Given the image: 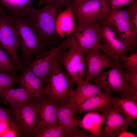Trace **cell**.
Returning <instances> with one entry per match:
<instances>
[{
	"label": "cell",
	"mask_w": 137,
	"mask_h": 137,
	"mask_svg": "<svg viewBox=\"0 0 137 137\" xmlns=\"http://www.w3.org/2000/svg\"><path fill=\"white\" fill-rule=\"evenodd\" d=\"M11 16L21 52V58L23 66L26 67L35 56L47 50L48 46L40 38L29 18Z\"/></svg>",
	"instance_id": "obj_1"
},
{
	"label": "cell",
	"mask_w": 137,
	"mask_h": 137,
	"mask_svg": "<svg viewBox=\"0 0 137 137\" xmlns=\"http://www.w3.org/2000/svg\"><path fill=\"white\" fill-rule=\"evenodd\" d=\"M62 9L47 4L40 9L31 6L24 10L22 16L30 19L40 38L49 46L58 35L56 31V21Z\"/></svg>",
	"instance_id": "obj_2"
},
{
	"label": "cell",
	"mask_w": 137,
	"mask_h": 137,
	"mask_svg": "<svg viewBox=\"0 0 137 137\" xmlns=\"http://www.w3.org/2000/svg\"><path fill=\"white\" fill-rule=\"evenodd\" d=\"M99 34L102 52L116 62H120L121 57L130 51L125 43L112 28L105 14L94 23Z\"/></svg>",
	"instance_id": "obj_3"
},
{
	"label": "cell",
	"mask_w": 137,
	"mask_h": 137,
	"mask_svg": "<svg viewBox=\"0 0 137 137\" xmlns=\"http://www.w3.org/2000/svg\"><path fill=\"white\" fill-rule=\"evenodd\" d=\"M55 62L45 82L44 95L60 105L69 99L74 82L63 71L58 62Z\"/></svg>",
	"instance_id": "obj_4"
},
{
	"label": "cell",
	"mask_w": 137,
	"mask_h": 137,
	"mask_svg": "<svg viewBox=\"0 0 137 137\" xmlns=\"http://www.w3.org/2000/svg\"><path fill=\"white\" fill-rule=\"evenodd\" d=\"M70 36L71 44L67 50L60 53L58 62L74 83L78 85L84 80L86 74L85 55L72 36Z\"/></svg>",
	"instance_id": "obj_5"
},
{
	"label": "cell",
	"mask_w": 137,
	"mask_h": 137,
	"mask_svg": "<svg viewBox=\"0 0 137 137\" xmlns=\"http://www.w3.org/2000/svg\"><path fill=\"white\" fill-rule=\"evenodd\" d=\"M92 79L103 92L116 93L122 97L132 96L129 90L127 73L120 62H116L108 71L102 72Z\"/></svg>",
	"instance_id": "obj_6"
},
{
	"label": "cell",
	"mask_w": 137,
	"mask_h": 137,
	"mask_svg": "<svg viewBox=\"0 0 137 137\" xmlns=\"http://www.w3.org/2000/svg\"><path fill=\"white\" fill-rule=\"evenodd\" d=\"M105 15L113 30L128 47L131 54L134 53L137 45V28L131 22L129 7L124 9H111Z\"/></svg>",
	"instance_id": "obj_7"
},
{
	"label": "cell",
	"mask_w": 137,
	"mask_h": 137,
	"mask_svg": "<svg viewBox=\"0 0 137 137\" xmlns=\"http://www.w3.org/2000/svg\"><path fill=\"white\" fill-rule=\"evenodd\" d=\"M0 45L11 58L16 72L23 67L18 49L19 44L13 24L12 16L0 7Z\"/></svg>",
	"instance_id": "obj_8"
},
{
	"label": "cell",
	"mask_w": 137,
	"mask_h": 137,
	"mask_svg": "<svg viewBox=\"0 0 137 137\" xmlns=\"http://www.w3.org/2000/svg\"><path fill=\"white\" fill-rule=\"evenodd\" d=\"M71 43L70 37L66 38L58 45L51 47L36 56L26 67L29 68L45 82L56 61L62 51L67 49Z\"/></svg>",
	"instance_id": "obj_9"
},
{
	"label": "cell",
	"mask_w": 137,
	"mask_h": 137,
	"mask_svg": "<svg viewBox=\"0 0 137 137\" xmlns=\"http://www.w3.org/2000/svg\"><path fill=\"white\" fill-rule=\"evenodd\" d=\"M72 8L75 22L81 25L93 24L111 10L109 0H88Z\"/></svg>",
	"instance_id": "obj_10"
},
{
	"label": "cell",
	"mask_w": 137,
	"mask_h": 137,
	"mask_svg": "<svg viewBox=\"0 0 137 137\" xmlns=\"http://www.w3.org/2000/svg\"><path fill=\"white\" fill-rule=\"evenodd\" d=\"M10 111L11 116L21 135L35 137L37 132L36 113L30 100Z\"/></svg>",
	"instance_id": "obj_11"
},
{
	"label": "cell",
	"mask_w": 137,
	"mask_h": 137,
	"mask_svg": "<svg viewBox=\"0 0 137 137\" xmlns=\"http://www.w3.org/2000/svg\"><path fill=\"white\" fill-rule=\"evenodd\" d=\"M30 100L35 110L37 133L47 127L59 123L57 118L59 105L55 101L45 95Z\"/></svg>",
	"instance_id": "obj_12"
},
{
	"label": "cell",
	"mask_w": 137,
	"mask_h": 137,
	"mask_svg": "<svg viewBox=\"0 0 137 137\" xmlns=\"http://www.w3.org/2000/svg\"><path fill=\"white\" fill-rule=\"evenodd\" d=\"M71 35L84 52L101 48L99 34L94 24H76Z\"/></svg>",
	"instance_id": "obj_13"
},
{
	"label": "cell",
	"mask_w": 137,
	"mask_h": 137,
	"mask_svg": "<svg viewBox=\"0 0 137 137\" xmlns=\"http://www.w3.org/2000/svg\"><path fill=\"white\" fill-rule=\"evenodd\" d=\"M87 70L85 81L90 82L105 69L110 68L117 62L109 58L99 50H94L84 52Z\"/></svg>",
	"instance_id": "obj_14"
},
{
	"label": "cell",
	"mask_w": 137,
	"mask_h": 137,
	"mask_svg": "<svg viewBox=\"0 0 137 137\" xmlns=\"http://www.w3.org/2000/svg\"><path fill=\"white\" fill-rule=\"evenodd\" d=\"M101 129L102 136L113 137L127 130L130 122L118 111L112 108L108 112Z\"/></svg>",
	"instance_id": "obj_15"
},
{
	"label": "cell",
	"mask_w": 137,
	"mask_h": 137,
	"mask_svg": "<svg viewBox=\"0 0 137 137\" xmlns=\"http://www.w3.org/2000/svg\"><path fill=\"white\" fill-rule=\"evenodd\" d=\"M18 83L33 96L38 98L44 95L43 82L29 68L23 67L20 71Z\"/></svg>",
	"instance_id": "obj_16"
},
{
	"label": "cell",
	"mask_w": 137,
	"mask_h": 137,
	"mask_svg": "<svg viewBox=\"0 0 137 137\" xmlns=\"http://www.w3.org/2000/svg\"><path fill=\"white\" fill-rule=\"evenodd\" d=\"M113 97L112 94L102 92L83 102L78 107L77 114L91 111L108 112L112 107Z\"/></svg>",
	"instance_id": "obj_17"
},
{
	"label": "cell",
	"mask_w": 137,
	"mask_h": 137,
	"mask_svg": "<svg viewBox=\"0 0 137 137\" xmlns=\"http://www.w3.org/2000/svg\"><path fill=\"white\" fill-rule=\"evenodd\" d=\"M102 92L99 87L90 82L84 80L72 92L69 98L74 115L79 106L89 98Z\"/></svg>",
	"instance_id": "obj_18"
},
{
	"label": "cell",
	"mask_w": 137,
	"mask_h": 137,
	"mask_svg": "<svg viewBox=\"0 0 137 137\" xmlns=\"http://www.w3.org/2000/svg\"><path fill=\"white\" fill-rule=\"evenodd\" d=\"M108 113L106 111L101 113L96 111L87 112L82 119H80L78 126L89 132L94 137H101V126Z\"/></svg>",
	"instance_id": "obj_19"
},
{
	"label": "cell",
	"mask_w": 137,
	"mask_h": 137,
	"mask_svg": "<svg viewBox=\"0 0 137 137\" xmlns=\"http://www.w3.org/2000/svg\"><path fill=\"white\" fill-rule=\"evenodd\" d=\"M73 108L69 99L59 105L57 118L59 123L63 126L68 134V137L77 129L80 119L75 118Z\"/></svg>",
	"instance_id": "obj_20"
},
{
	"label": "cell",
	"mask_w": 137,
	"mask_h": 137,
	"mask_svg": "<svg viewBox=\"0 0 137 137\" xmlns=\"http://www.w3.org/2000/svg\"><path fill=\"white\" fill-rule=\"evenodd\" d=\"M136 102L131 96L115 97L112 99V107L123 114L134 128L136 125L134 123L137 118Z\"/></svg>",
	"instance_id": "obj_21"
},
{
	"label": "cell",
	"mask_w": 137,
	"mask_h": 137,
	"mask_svg": "<svg viewBox=\"0 0 137 137\" xmlns=\"http://www.w3.org/2000/svg\"><path fill=\"white\" fill-rule=\"evenodd\" d=\"M0 97L10 106L11 110L33 98L21 87L15 89L13 87L0 91Z\"/></svg>",
	"instance_id": "obj_22"
},
{
	"label": "cell",
	"mask_w": 137,
	"mask_h": 137,
	"mask_svg": "<svg viewBox=\"0 0 137 137\" xmlns=\"http://www.w3.org/2000/svg\"><path fill=\"white\" fill-rule=\"evenodd\" d=\"M71 5L58 15L56 21V29L58 35L62 37L71 34L76 26Z\"/></svg>",
	"instance_id": "obj_23"
},
{
	"label": "cell",
	"mask_w": 137,
	"mask_h": 137,
	"mask_svg": "<svg viewBox=\"0 0 137 137\" xmlns=\"http://www.w3.org/2000/svg\"><path fill=\"white\" fill-rule=\"evenodd\" d=\"M36 137H68L63 126L58 123L47 127L38 132Z\"/></svg>",
	"instance_id": "obj_24"
},
{
	"label": "cell",
	"mask_w": 137,
	"mask_h": 137,
	"mask_svg": "<svg viewBox=\"0 0 137 137\" xmlns=\"http://www.w3.org/2000/svg\"><path fill=\"white\" fill-rule=\"evenodd\" d=\"M120 62L124 70L126 73L137 72V53L131 54L129 56H122Z\"/></svg>",
	"instance_id": "obj_25"
},
{
	"label": "cell",
	"mask_w": 137,
	"mask_h": 137,
	"mask_svg": "<svg viewBox=\"0 0 137 137\" xmlns=\"http://www.w3.org/2000/svg\"><path fill=\"white\" fill-rule=\"evenodd\" d=\"M15 64L9 57L8 54L0 47V72L16 74Z\"/></svg>",
	"instance_id": "obj_26"
},
{
	"label": "cell",
	"mask_w": 137,
	"mask_h": 137,
	"mask_svg": "<svg viewBox=\"0 0 137 137\" xmlns=\"http://www.w3.org/2000/svg\"><path fill=\"white\" fill-rule=\"evenodd\" d=\"M19 75L0 72V91L13 87L18 83Z\"/></svg>",
	"instance_id": "obj_27"
},
{
	"label": "cell",
	"mask_w": 137,
	"mask_h": 137,
	"mask_svg": "<svg viewBox=\"0 0 137 137\" xmlns=\"http://www.w3.org/2000/svg\"><path fill=\"white\" fill-rule=\"evenodd\" d=\"M35 0H17L13 6L5 11L11 15L20 16L25 9L32 6Z\"/></svg>",
	"instance_id": "obj_28"
},
{
	"label": "cell",
	"mask_w": 137,
	"mask_h": 137,
	"mask_svg": "<svg viewBox=\"0 0 137 137\" xmlns=\"http://www.w3.org/2000/svg\"><path fill=\"white\" fill-rule=\"evenodd\" d=\"M129 90L134 100L137 101V72L127 73Z\"/></svg>",
	"instance_id": "obj_29"
},
{
	"label": "cell",
	"mask_w": 137,
	"mask_h": 137,
	"mask_svg": "<svg viewBox=\"0 0 137 137\" xmlns=\"http://www.w3.org/2000/svg\"><path fill=\"white\" fill-rule=\"evenodd\" d=\"M74 0H39V5H41L46 3L55 5L62 9L67 8L71 5Z\"/></svg>",
	"instance_id": "obj_30"
},
{
	"label": "cell",
	"mask_w": 137,
	"mask_h": 137,
	"mask_svg": "<svg viewBox=\"0 0 137 137\" xmlns=\"http://www.w3.org/2000/svg\"><path fill=\"white\" fill-rule=\"evenodd\" d=\"M135 0H109L111 9L113 10L120 9L125 5Z\"/></svg>",
	"instance_id": "obj_31"
},
{
	"label": "cell",
	"mask_w": 137,
	"mask_h": 137,
	"mask_svg": "<svg viewBox=\"0 0 137 137\" xmlns=\"http://www.w3.org/2000/svg\"><path fill=\"white\" fill-rule=\"evenodd\" d=\"M13 120L10 110L0 106V122L9 123Z\"/></svg>",
	"instance_id": "obj_32"
},
{
	"label": "cell",
	"mask_w": 137,
	"mask_h": 137,
	"mask_svg": "<svg viewBox=\"0 0 137 137\" xmlns=\"http://www.w3.org/2000/svg\"><path fill=\"white\" fill-rule=\"evenodd\" d=\"M129 7L131 15V22L133 25L137 28V0Z\"/></svg>",
	"instance_id": "obj_33"
},
{
	"label": "cell",
	"mask_w": 137,
	"mask_h": 137,
	"mask_svg": "<svg viewBox=\"0 0 137 137\" xmlns=\"http://www.w3.org/2000/svg\"><path fill=\"white\" fill-rule=\"evenodd\" d=\"M69 137H94L92 134H89L87 131L83 129H78L70 135Z\"/></svg>",
	"instance_id": "obj_34"
},
{
	"label": "cell",
	"mask_w": 137,
	"mask_h": 137,
	"mask_svg": "<svg viewBox=\"0 0 137 137\" xmlns=\"http://www.w3.org/2000/svg\"><path fill=\"white\" fill-rule=\"evenodd\" d=\"M8 123L0 122V137H2L3 135L9 128V126Z\"/></svg>",
	"instance_id": "obj_35"
},
{
	"label": "cell",
	"mask_w": 137,
	"mask_h": 137,
	"mask_svg": "<svg viewBox=\"0 0 137 137\" xmlns=\"http://www.w3.org/2000/svg\"><path fill=\"white\" fill-rule=\"evenodd\" d=\"M117 137H137V135L132 132L125 131L118 135Z\"/></svg>",
	"instance_id": "obj_36"
},
{
	"label": "cell",
	"mask_w": 137,
	"mask_h": 137,
	"mask_svg": "<svg viewBox=\"0 0 137 137\" xmlns=\"http://www.w3.org/2000/svg\"><path fill=\"white\" fill-rule=\"evenodd\" d=\"M88 0H74L71 5L73 7Z\"/></svg>",
	"instance_id": "obj_37"
}]
</instances>
